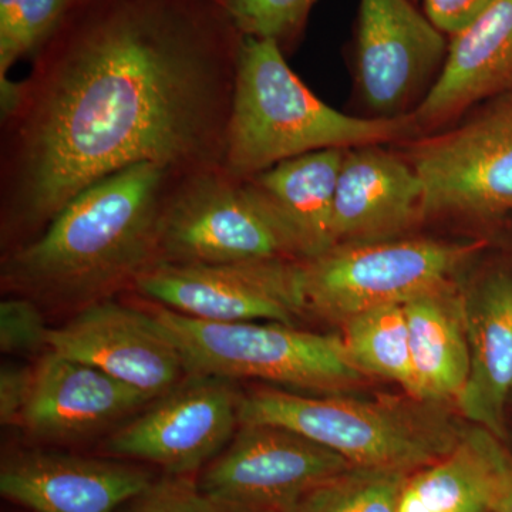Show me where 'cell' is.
<instances>
[{
	"label": "cell",
	"mask_w": 512,
	"mask_h": 512,
	"mask_svg": "<svg viewBox=\"0 0 512 512\" xmlns=\"http://www.w3.org/2000/svg\"><path fill=\"white\" fill-rule=\"evenodd\" d=\"M318 0H225L239 32L274 39L284 53L298 45Z\"/></svg>",
	"instance_id": "obj_25"
},
{
	"label": "cell",
	"mask_w": 512,
	"mask_h": 512,
	"mask_svg": "<svg viewBox=\"0 0 512 512\" xmlns=\"http://www.w3.org/2000/svg\"><path fill=\"white\" fill-rule=\"evenodd\" d=\"M424 218V187L410 161L380 146L345 151L333 205V247L386 241Z\"/></svg>",
	"instance_id": "obj_16"
},
{
	"label": "cell",
	"mask_w": 512,
	"mask_h": 512,
	"mask_svg": "<svg viewBox=\"0 0 512 512\" xmlns=\"http://www.w3.org/2000/svg\"><path fill=\"white\" fill-rule=\"evenodd\" d=\"M42 306L26 296L10 295L0 303V349L5 355H28L49 349Z\"/></svg>",
	"instance_id": "obj_26"
},
{
	"label": "cell",
	"mask_w": 512,
	"mask_h": 512,
	"mask_svg": "<svg viewBox=\"0 0 512 512\" xmlns=\"http://www.w3.org/2000/svg\"><path fill=\"white\" fill-rule=\"evenodd\" d=\"M239 424L295 431L352 466L414 473L448 456L467 429L447 404L382 397H306L282 389L241 396Z\"/></svg>",
	"instance_id": "obj_4"
},
{
	"label": "cell",
	"mask_w": 512,
	"mask_h": 512,
	"mask_svg": "<svg viewBox=\"0 0 512 512\" xmlns=\"http://www.w3.org/2000/svg\"><path fill=\"white\" fill-rule=\"evenodd\" d=\"M151 313L180 349L188 375L259 379L330 394L366 382L342 336L278 322H207L160 305Z\"/></svg>",
	"instance_id": "obj_5"
},
{
	"label": "cell",
	"mask_w": 512,
	"mask_h": 512,
	"mask_svg": "<svg viewBox=\"0 0 512 512\" xmlns=\"http://www.w3.org/2000/svg\"><path fill=\"white\" fill-rule=\"evenodd\" d=\"M353 49L366 106L376 117L393 119L407 116V107L429 93L448 43L414 0H359Z\"/></svg>",
	"instance_id": "obj_12"
},
{
	"label": "cell",
	"mask_w": 512,
	"mask_h": 512,
	"mask_svg": "<svg viewBox=\"0 0 512 512\" xmlns=\"http://www.w3.org/2000/svg\"><path fill=\"white\" fill-rule=\"evenodd\" d=\"M470 372L456 407L463 419L507 440L512 393V276L493 272L464 292Z\"/></svg>",
	"instance_id": "obj_17"
},
{
	"label": "cell",
	"mask_w": 512,
	"mask_h": 512,
	"mask_svg": "<svg viewBox=\"0 0 512 512\" xmlns=\"http://www.w3.org/2000/svg\"><path fill=\"white\" fill-rule=\"evenodd\" d=\"M73 0H0V86L13 64L35 57L55 33Z\"/></svg>",
	"instance_id": "obj_24"
},
{
	"label": "cell",
	"mask_w": 512,
	"mask_h": 512,
	"mask_svg": "<svg viewBox=\"0 0 512 512\" xmlns=\"http://www.w3.org/2000/svg\"><path fill=\"white\" fill-rule=\"evenodd\" d=\"M349 467L346 458L295 431L239 424L197 485L218 512H288Z\"/></svg>",
	"instance_id": "obj_8"
},
{
	"label": "cell",
	"mask_w": 512,
	"mask_h": 512,
	"mask_svg": "<svg viewBox=\"0 0 512 512\" xmlns=\"http://www.w3.org/2000/svg\"><path fill=\"white\" fill-rule=\"evenodd\" d=\"M450 37L440 74L412 113L414 126H439L512 84V0H497Z\"/></svg>",
	"instance_id": "obj_18"
},
{
	"label": "cell",
	"mask_w": 512,
	"mask_h": 512,
	"mask_svg": "<svg viewBox=\"0 0 512 512\" xmlns=\"http://www.w3.org/2000/svg\"><path fill=\"white\" fill-rule=\"evenodd\" d=\"M407 476L352 466L313 488L288 512H397Z\"/></svg>",
	"instance_id": "obj_23"
},
{
	"label": "cell",
	"mask_w": 512,
	"mask_h": 512,
	"mask_svg": "<svg viewBox=\"0 0 512 512\" xmlns=\"http://www.w3.org/2000/svg\"><path fill=\"white\" fill-rule=\"evenodd\" d=\"M177 178L143 163L93 184L39 237L5 252L3 288L77 311L133 288L160 262L161 217Z\"/></svg>",
	"instance_id": "obj_2"
},
{
	"label": "cell",
	"mask_w": 512,
	"mask_h": 512,
	"mask_svg": "<svg viewBox=\"0 0 512 512\" xmlns=\"http://www.w3.org/2000/svg\"><path fill=\"white\" fill-rule=\"evenodd\" d=\"M303 261L285 222L249 180L224 168L178 177L160 225V262L227 264L255 259Z\"/></svg>",
	"instance_id": "obj_6"
},
{
	"label": "cell",
	"mask_w": 512,
	"mask_h": 512,
	"mask_svg": "<svg viewBox=\"0 0 512 512\" xmlns=\"http://www.w3.org/2000/svg\"><path fill=\"white\" fill-rule=\"evenodd\" d=\"M343 343L353 365L365 376L400 384L414 394L412 352L404 305H384L342 323Z\"/></svg>",
	"instance_id": "obj_22"
},
{
	"label": "cell",
	"mask_w": 512,
	"mask_h": 512,
	"mask_svg": "<svg viewBox=\"0 0 512 512\" xmlns=\"http://www.w3.org/2000/svg\"><path fill=\"white\" fill-rule=\"evenodd\" d=\"M481 454L487 468L488 505L490 512H512V453L505 441L497 439L490 431L473 427Z\"/></svg>",
	"instance_id": "obj_28"
},
{
	"label": "cell",
	"mask_w": 512,
	"mask_h": 512,
	"mask_svg": "<svg viewBox=\"0 0 512 512\" xmlns=\"http://www.w3.org/2000/svg\"><path fill=\"white\" fill-rule=\"evenodd\" d=\"M345 151H313L249 178L298 241L303 261L333 247V205Z\"/></svg>",
	"instance_id": "obj_20"
},
{
	"label": "cell",
	"mask_w": 512,
	"mask_h": 512,
	"mask_svg": "<svg viewBox=\"0 0 512 512\" xmlns=\"http://www.w3.org/2000/svg\"><path fill=\"white\" fill-rule=\"evenodd\" d=\"M397 512H490L487 468L471 429L448 456L407 476Z\"/></svg>",
	"instance_id": "obj_21"
},
{
	"label": "cell",
	"mask_w": 512,
	"mask_h": 512,
	"mask_svg": "<svg viewBox=\"0 0 512 512\" xmlns=\"http://www.w3.org/2000/svg\"><path fill=\"white\" fill-rule=\"evenodd\" d=\"M410 163L424 187V218L512 211V103L420 141Z\"/></svg>",
	"instance_id": "obj_11"
},
{
	"label": "cell",
	"mask_w": 512,
	"mask_h": 512,
	"mask_svg": "<svg viewBox=\"0 0 512 512\" xmlns=\"http://www.w3.org/2000/svg\"><path fill=\"white\" fill-rule=\"evenodd\" d=\"M150 402L147 394L96 367L49 350L35 366L19 426L39 440L86 439Z\"/></svg>",
	"instance_id": "obj_14"
},
{
	"label": "cell",
	"mask_w": 512,
	"mask_h": 512,
	"mask_svg": "<svg viewBox=\"0 0 512 512\" xmlns=\"http://www.w3.org/2000/svg\"><path fill=\"white\" fill-rule=\"evenodd\" d=\"M242 39L225 0H73L0 89L3 251L133 165L224 167Z\"/></svg>",
	"instance_id": "obj_1"
},
{
	"label": "cell",
	"mask_w": 512,
	"mask_h": 512,
	"mask_svg": "<svg viewBox=\"0 0 512 512\" xmlns=\"http://www.w3.org/2000/svg\"><path fill=\"white\" fill-rule=\"evenodd\" d=\"M232 380L188 375L140 416L121 426L104 451L191 476L227 447L239 427Z\"/></svg>",
	"instance_id": "obj_10"
},
{
	"label": "cell",
	"mask_w": 512,
	"mask_h": 512,
	"mask_svg": "<svg viewBox=\"0 0 512 512\" xmlns=\"http://www.w3.org/2000/svg\"><path fill=\"white\" fill-rule=\"evenodd\" d=\"M151 483L128 464L46 451L10 457L0 470L3 497L33 512H119Z\"/></svg>",
	"instance_id": "obj_15"
},
{
	"label": "cell",
	"mask_w": 512,
	"mask_h": 512,
	"mask_svg": "<svg viewBox=\"0 0 512 512\" xmlns=\"http://www.w3.org/2000/svg\"><path fill=\"white\" fill-rule=\"evenodd\" d=\"M144 298L190 318L218 323L291 325L308 312L303 261L255 259L227 264H158L138 276Z\"/></svg>",
	"instance_id": "obj_9"
},
{
	"label": "cell",
	"mask_w": 512,
	"mask_h": 512,
	"mask_svg": "<svg viewBox=\"0 0 512 512\" xmlns=\"http://www.w3.org/2000/svg\"><path fill=\"white\" fill-rule=\"evenodd\" d=\"M414 2H416V3H417V2H419V0H414Z\"/></svg>",
	"instance_id": "obj_31"
},
{
	"label": "cell",
	"mask_w": 512,
	"mask_h": 512,
	"mask_svg": "<svg viewBox=\"0 0 512 512\" xmlns=\"http://www.w3.org/2000/svg\"><path fill=\"white\" fill-rule=\"evenodd\" d=\"M119 512H218L201 494L190 476H165L153 481L143 493Z\"/></svg>",
	"instance_id": "obj_27"
},
{
	"label": "cell",
	"mask_w": 512,
	"mask_h": 512,
	"mask_svg": "<svg viewBox=\"0 0 512 512\" xmlns=\"http://www.w3.org/2000/svg\"><path fill=\"white\" fill-rule=\"evenodd\" d=\"M50 352L79 360L156 400L188 376L180 349L153 313L111 301L50 328Z\"/></svg>",
	"instance_id": "obj_13"
},
{
	"label": "cell",
	"mask_w": 512,
	"mask_h": 512,
	"mask_svg": "<svg viewBox=\"0 0 512 512\" xmlns=\"http://www.w3.org/2000/svg\"><path fill=\"white\" fill-rule=\"evenodd\" d=\"M480 249L476 242L436 239L335 245L303 261L306 309L332 322L384 305H404L451 281Z\"/></svg>",
	"instance_id": "obj_7"
},
{
	"label": "cell",
	"mask_w": 512,
	"mask_h": 512,
	"mask_svg": "<svg viewBox=\"0 0 512 512\" xmlns=\"http://www.w3.org/2000/svg\"><path fill=\"white\" fill-rule=\"evenodd\" d=\"M495 2L497 0H421L427 18L448 36L466 28Z\"/></svg>",
	"instance_id": "obj_30"
},
{
	"label": "cell",
	"mask_w": 512,
	"mask_h": 512,
	"mask_svg": "<svg viewBox=\"0 0 512 512\" xmlns=\"http://www.w3.org/2000/svg\"><path fill=\"white\" fill-rule=\"evenodd\" d=\"M404 312L412 352L413 397L456 406L470 372L464 292L451 279L404 303Z\"/></svg>",
	"instance_id": "obj_19"
},
{
	"label": "cell",
	"mask_w": 512,
	"mask_h": 512,
	"mask_svg": "<svg viewBox=\"0 0 512 512\" xmlns=\"http://www.w3.org/2000/svg\"><path fill=\"white\" fill-rule=\"evenodd\" d=\"M413 127L412 114L360 119L332 109L296 76L274 39L244 36L222 168L249 180L313 151L382 146Z\"/></svg>",
	"instance_id": "obj_3"
},
{
	"label": "cell",
	"mask_w": 512,
	"mask_h": 512,
	"mask_svg": "<svg viewBox=\"0 0 512 512\" xmlns=\"http://www.w3.org/2000/svg\"><path fill=\"white\" fill-rule=\"evenodd\" d=\"M35 366L3 363L0 369V423L19 424L32 393Z\"/></svg>",
	"instance_id": "obj_29"
}]
</instances>
